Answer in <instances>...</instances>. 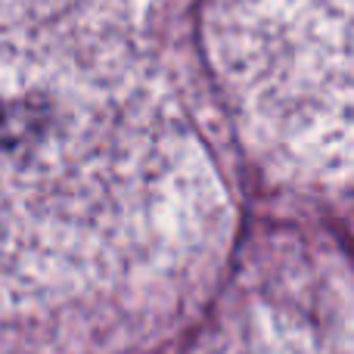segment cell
Returning <instances> with one entry per match:
<instances>
[{"label":"cell","instance_id":"cell-3","mask_svg":"<svg viewBox=\"0 0 354 354\" xmlns=\"http://www.w3.org/2000/svg\"><path fill=\"white\" fill-rule=\"evenodd\" d=\"M147 0H0V41H16L19 31L66 41L93 59L128 56L124 31L140 16Z\"/></svg>","mask_w":354,"mask_h":354},{"label":"cell","instance_id":"cell-1","mask_svg":"<svg viewBox=\"0 0 354 354\" xmlns=\"http://www.w3.org/2000/svg\"><path fill=\"white\" fill-rule=\"evenodd\" d=\"M205 44L268 171L354 189V0H205Z\"/></svg>","mask_w":354,"mask_h":354},{"label":"cell","instance_id":"cell-2","mask_svg":"<svg viewBox=\"0 0 354 354\" xmlns=\"http://www.w3.org/2000/svg\"><path fill=\"white\" fill-rule=\"evenodd\" d=\"M249 283L227 301L202 354H354V311L339 286H324L305 268Z\"/></svg>","mask_w":354,"mask_h":354}]
</instances>
